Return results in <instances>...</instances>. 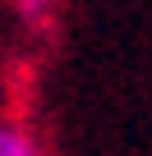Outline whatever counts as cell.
I'll return each mask as SVG.
<instances>
[{
    "instance_id": "1",
    "label": "cell",
    "mask_w": 152,
    "mask_h": 156,
    "mask_svg": "<svg viewBox=\"0 0 152 156\" xmlns=\"http://www.w3.org/2000/svg\"><path fill=\"white\" fill-rule=\"evenodd\" d=\"M0 156H46L37 133L23 124V119H5L0 115Z\"/></svg>"
},
{
    "instance_id": "2",
    "label": "cell",
    "mask_w": 152,
    "mask_h": 156,
    "mask_svg": "<svg viewBox=\"0 0 152 156\" xmlns=\"http://www.w3.org/2000/svg\"><path fill=\"white\" fill-rule=\"evenodd\" d=\"M9 5H14V14H19L28 28H46L60 0H9Z\"/></svg>"
}]
</instances>
